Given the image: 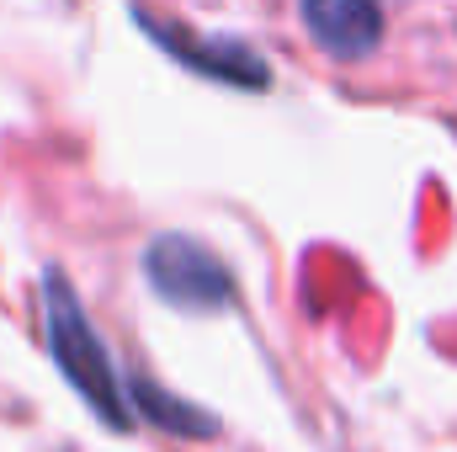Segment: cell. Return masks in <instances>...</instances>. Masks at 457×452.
Masks as SVG:
<instances>
[{
    "label": "cell",
    "instance_id": "1",
    "mask_svg": "<svg viewBox=\"0 0 457 452\" xmlns=\"http://www.w3.org/2000/svg\"><path fill=\"white\" fill-rule=\"evenodd\" d=\"M43 331H48V356L54 367L75 383V394L112 426V431H128L138 421V405H133V383L117 372L112 351L102 331L86 320L75 288L64 272H43Z\"/></svg>",
    "mask_w": 457,
    "mask_h": 452
},
{
    "label": "cell",
    "instance_id": "2",
    "mask_svg": "<svg viewBox=\"0 0 457 452\" xmlns=\"http://www.w3.org/2000/svg\"><path fill=\"white\" fill-rule=\"evenodd\" d=\"M144 277L170 309L192 314H219L234 304V277L228 266L192 234H154L144 250Z\"/></svg>",
    "mask_w": 457,
    "mask_h": 452
},
{
    "label": "cell",
    "instance_id": "3",
    "mask_svg": "<svg viewBox=\"0 0 457 452\" xmlns=\"http://www.w3.org/2000/svg\"><path fill=\"white\" fill-rule=\"evenodd\" d=\"M309 38L336 59H367L383 38L378 0H298Z\"/></svg>",
    "mask_w": 457,
    "mask_h": 452
},
{
    "label": "cell",
    "instance_id": "4",
    "mask_svg": "<svg viewBox=\"0 0 457 452\" xmlns=\"http://www.w3.org/2000/svg\"><path fill=\"white\" fill-rule=\"evenodd\" d=\"M138 27H149L181 64L213 75V80H228V86H266V64L245 48V43H197V38H181V32H165L154 16L138 11Z\"/></svg>",
    "mask_w": 457,
    "mask_h": 452
},
{
    "label": "cell",
    "instance_id": "5",
    "mask_svg": "<svg viewBox=\"0 0 457 452\" xmlns=\"http://www.w3.org/2000/svg\"><path fill=\"white\" fill-rule=\"evenodd\" d=\"M133 405L149 426H165V431H192V437H213V415L187 405V399H170L160 383H133Z\"/></svg>",
    "mask_w": 457,
    "mask_h": 452
}]
</instances>
